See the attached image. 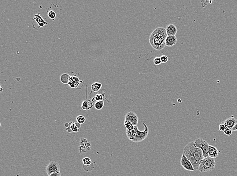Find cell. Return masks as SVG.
<instances>
[{"instance_id": "1", "label": "cell", "mask_w": 237, "mask_h": 176, "mask_svg": "<svg viewBox=\"0 0 237 176\" xmlns=\"http://www.w3.org/2000/svg\"><path fill=\"white\" fill-rule=\"evenodd\" d=\"M167 37L165 29L162 27L157 28L149 37L150 45L155 50H162L166 46L165 42Z\"/></svg>"}, {"instance_id": "2", "label": "cell", "mask_w": 237, "mask_h": 176, "mask_svg": "<svg viewBox=\"0 0 237 176\" xmlns=\"http://www.w3.org/2000/svg\"><path fill=\"white\" fill-rule=\"evenodd\" d=\"M194 143V142H191L189 144H187L183 149V154H184L186 156L187 158L190 161L193 166L194 169L195 170H198L199 169L200 163L196 159L193 153L192 148H193Z\"/></svg>"}, {"instance_id": "3", "label": "cell", "mask_w": 237, "mask_h": 176, "mask_svg": "<svg viewBox=\"0 0 237 176\" xmlns=\"http://www.w3.org/2000/svg\"><path fill=\"white\" fill-rule=\"evenodd\" d=\"M215 163L214 159L210 157H206L200 163L198 170L201 173L211 172L215 169Z\"/></svg>"}, {"instance_id": "4", "label": "cell", "mask_w": 237, "mask_h": 176, "mask_svg": "<svg viewBox=\"0 0 237 176\" xmlns=\"http://www.w3.org/2000/svg\"><path fill=\"white\" fill-rule=\"evenodd\" d=\"M194 144L197 148L201 149L203 154L204 158L209 157V144L206 141L199 138L197 139L194 141Z\"/></svg>"}, {"instance_id": "5", "label": "cell", "mask_w": 237, "mask_h": 176, "mask_svg": "<svg viewBox=\"0 0 237 176\" xmlns=\"http://www.w3.org/2000/svg\"><path fill=\"white\" fill-rule=\"evenodd\" d=\"M143 125L145 126V131L142 132L139 131V129H137L136 136L132 142L135 143L140 142L147 138L148 136L149 128L145 123H143Z\"/></svg>"}, {"instance_id": "6", "label": "cell", "mask_w": 237, "mask_h": 176, "mask_svg": "<svg viewBox=\"0 0 237 176\" xmlns=\"http://www.w3.org/2000/svg\"><path fill=\"white\" fill-rule=\"evenodd\" d=\"M61 167L58 163L55 161H51L46 167V172L48 176L51 174L56 172H60Z\"/></svg>"}, {"instance_id": "7", "label": "cell", "mask_w": 237, "mask_h": 176, "mask_svg": "<svg viewBox=\"0 0 237 176\" xmlns=\"http://www.w3.org/2000/svg\"><path fill=\"white\" fill-rule=\"evenodd\" d=\"M180 164L186 170H189V171H195V170L194 169L193 166L192 165L190 161L187 158L186 156L183 154L182 157H181Z\"/></svg>"}, {"instance_id": "8", "label": "cell", "mask_w": 237, "mask_h": 176, "mask_svg": "<svg viewBox=\"0 0 237 176\" xmlns=\"http://www.w3.org/2000/svg\"><path fill=\"white\" fill-rule=\"evenodd\" d=\"M124 121H129L132 123L134 126H137L139 121L138 117L133 112H129L125 115Z\"/></svg>"}, {"instance_id": "9", "label": "cell", "mask_w": 237, "mask_h": 176, "mask_svg": "<svg viewBox=\"0 0 237 176\" xmlns=\"http://www.w3.org/2000/svg\"><path fill=\"white\" fill-rule=\"evenodd\" d=\"M91 147V144L90 142L87 141V140L86 139L82 138L80 140V146L79 147L80 152H88L90 151Z\"/></svg>"}, {"instance_id": "10", "label": "cell", "mask_w": 237, "mask_h": 176, "mask_svg": "<svg viewBox=\"0 0 237 176\" xmlns=\"http://www.w3.org/2000/svg\"><path fill=\"white\" fill-rule=\"evenodd\" d=\"M192 151H193V153L194 156L195 157L196 159L197 160L198 163H200L202 162V160L204 159L201 149L199 148H197L195 146V144L194 143L193 148H192Z\"/></svg>"}, {"instance_id": "11", "label": "cell", "mask_w": 237, "mask_h": 176, "mask_svg": "<svg viewBox=\"0 0 237 176\" xmlns=\"http://www.w3.org/2000/svg\"><path fill=\"white\" fill-rule=\"evenodd\" d=\"M80 83H81V81L80 80L79 77L76 76L75 75H73L70 76L68 84L71 88H76L79 87Z\"/></svg>"}, {"instance_id": "12", "label": "cell", "mask_w": 237, "mask_h": 176, "mask_svg": "<svg viewBox=\"0 0 237 176\" xmlns=\"http://www.w3.org/2000/svg\"><path fill=\"white\" fill-rule=\"evenodd\" d=\"M165 30L167 36H175L178 32L177 28L173 24H169L167 25Z\"/></svg>"}, {"instance_id": "13", "label": "cell", "mask_w": 237, "mask_h": 176, "mask_svg": "<svg viewBox=\"0 0 237 176\" xmlns=\"http://www.w3.org/2000/svg\"><path fill=\"white\" fill-rule=\"evenodd\" d=\"M35 17L34 18H32V20H35L36 23L38 24L39 27H38V29L40 28H43L44 26L47 25L48 23L46 21H44V19L42 17V16H41V13H39L38 14L34 15Z\"/></svg>"}, {"instance_id": "14", "label": "cell", "mask_w": 237, "mask_h": 176, "mask_svg": "<svg viewBox=\"0 0 237 176\" xmlns=\"http://www.w3.org/2000/svg\"><path fill=\"white\" fill-rule=\"evenodd\" d=\"M237 122V119L234 117H231L228 118L226 119L225 121L223 122V123L225 125L226 127L230 129H232L234 127L235 125H236Z\"/></svg>"}, {"instance_id": "15", "label": "cell", "mask_w": 237, "mask_h": 176, "mask_svg": "<svg viewBox=\"0 0 237 176\" xmlns=\"http://www.w3.org/2000/svg\"><path fill=\"white\" fill-rule=\"evenodd\" d=\"M178 42L176 36H167L165 40V45L168 47H172L175 45Z\"/></svg>"}, {"instance_id": "16", "label": "cell", "mask_w": 237, "mask_h": 176, "mask_svg": "<svg viewBox=\"0 0 237 176\" xmlns=\"http://www.w3.org/2000/svg\"><path fill=\"white\" fill-rule=\"evenodd\" d=\"M219 154V151L218 149L213 146H209V157L215 159L218 157Z\"/></svg>"}, {"instance_id": "17", "label": "cell", "mask_w": 237, "mask_h": 176, "mask_svg": "<svg viewBox=\"0 0 237 176\" xmlns=\"http://www.w3.org/2000/svg\"><path fill=\"white\" fill-rule=\"evenodd\" d=\"M138 129V128L137 126H135L134 129L131 130V131H127V130H126V134H127V136L131 141H133L135 138L136 134H137V129Z\"/></svg>"}, {"instance_id": "18", "label": "cell", "mask_w": 237, "mask_h": 176, "mask_svg": "<svg viewBox=\"0 0 237 176\" xmlns=\"http://www.w3.org/2000/svg\"><path fill=\"white\" fill-rule=\"evenodd\" d=\"M93 102L91 101L90 100H89L87 98V100L86 101L83 102L82 105V108L83 110H89L91 109H92L93 107Z\"/></svg>"}, {"instance_id": "19", "label": "cell", "mask_w": 237, "mask_h": 176, "mask_svg": "<svg viewBox=\"0 0 237 176\" xmlns=\"http://www.w3.org/2000/svg\"><path fill=\"white\" fill-rule=\"evenodd\" d=\"M102 86V84L100 83L99 82H95L93 84H92L91 88L94 92L96 93L99 91V90H100Z\"/></svg>"}, {"instance_id": "20", "label": "cell", "mask_w": 237, "mask_h": 176, "mask_svg": "<svg viewBox=\"0 0 237 176\" xmlns=\"http://www.w3.org/2000/svg\"><path fill=\"white\" fill-rule=\"evenodd\" d=\"M70 76L68 74H63L60 77V80L63 83L68 84Z\"/></svg>"}, {"instance_id": "21", "label": "cell", "mask_w": 237, "mask_h": 176, "mask_svg": "<svg viewBox=\"0 0 237 176\" xmlns=\"http://www.w3.org/2000/svg\"><path fill=\"white\" fill-rule=\"evenodd\" d=\"M104 96H105V95H104V94H96V96H95V98H94L92 100V101L93 102H94V101H102L103 100H107L106 98H104ZM108 101V100H107Z\"/></svg>"}, {"instance_id": "22", "label": "cell", "mask_w": 237, "mask_h": 176, "mask_svg": "<svg viewBox=\"0 0 237 176\" xmlns=\"http://www.w3.org/2000/svg\"><path fill=\"white\" fill-rule=\"evenodd\" d=\"M77 123H74V122H70L69 125V128H71L72 131L73 132H77L79 131V127L77 126Z\"/></svg>"}, {"instance_id": "23", "label": "cell", "mask_w": 237, "mask_h": 176, "mask_svg": "<svg viewBox=\"0 0 237 176\" xmlns=\"http://www.w3.org/2000/svg\"><path fill=\"white\" fill-rule=\"evenodd\" d=\"M124 126L126 128V130L127 131H131V130L134 129V127H135L132 123L129 122V121H124Z\"/></svg>"}, {"instance_id": "24", "label": "cell", "mask_w": 237, "mask_h": 176, "mask_svg": "<svg viewBox=\"0 0 237 176\" xmlns=\"http://www.w3.org/2000/svg\"><path fill=\"white\" fill-rule=\"evenodd\" d=\"M104 105V102L103 101H97L95 104V108L96 109L98 110H101L103 108Z\"/></svg>"}, {"instance_id": "25", "label": "cell", "mask_w": 237, "mask_h": 176, "mask_svg": "<svg viewBox=\"0 0 237 176\" xmlns=\"http://www.w3.org/2000/svg\"><path fill=\"white\" fill-rule=\"evenodd\" d=\"M82 161L84 166H89L92 164V160L89 157H84Z\"/></svg>"}, {"instance_id": "26", "label": "cell", "mask_w": 237, "mask_h": 176, "mask_svg": "<svg viewBox=\"0 0 237 176\" xmlns=\"http://www.w3.org/2000/svg\"><path fill=\"white\" fill-rule=\"evenodd\" d=\"M86 121V119L85 117L82 115H79L76 117V121H77V123H79L80 124L85 123Z\"/></svg>"}, {"instance_id": "27", "label": "cell", "mask_w": 237, "mask_h": 176, "mask_svg": "<svg viewBox=\"0 0 237 176\" xmlns=\"http://www.w3.org/2000/svg\"><path fill=\"white\" fill-rule=\"evenodd\" d=\"M48 15L50 18H51L53 21H54L56 17V14L55 12H54V11L51 10L49 11L48 13Z\"/></svg>"}, {"instance_id": "28", "label": "cell", "mask_w": 237, "mask_h": 176, "mask_svg": "<svg viewBox=\"0 0 237 176\" xmlns=\"http://www.w3.org/2000/svg\"><path fill=\"white\" fill-rule=\"evenodd\" d=\"M233 132L232 129L227 128L224 132V134H225V135L230 136L231 135V134L233 133Z\"/></svg>"}, {"instance_id": "29", "label": "cell", "mask_w": 237, "mask_h": 176, "mask_svg": "<svg viewBox=\"0 0 237 176\" xmlns=\"http://www.w3.org/2000/svg\"><path fill=\"white\" fill-rule=\"evenodd\" d=\"M161 63V60L160 57H156L154 59V63L155 65L158 66V65H160Z\"/></svg>"}, {"instance_id": "30", "label": "cell", "mask_w": 237, "mask_h": 176, "mask_svg": "<svg viewBox=\"0 0 237 176\" xmlns=\"http://www.w3.org/2000/svg\"><path fill=\"white\" fill-rule=\"evenodd\" d=\"M162 63H166L168 60V57L166 55H162L160 57Z\"/></svg>"}, {"instance_id": "31", "label": "cell", "mask_w": 237, "mask_h": 176, "mask_svg": "<svg viewBox=\"0 0 237 176\" xmlns=\"http://www.w3.org/2000/svg\"><path fill=\"white\" fill-rule=\"evenodd\" d=\"M226 128L227 127L223 123H221L219 125V130L221 132H224V130L226 129Z\"/></svg>"}, {"instance_id": "32", "label": "cell", "mask_w": 237, "mask_h": 176, "mask_svg": "<svg viewBox=\"0 0 237 176\" xmlns=\"http://www.w3.org/2000/svg\"><path fill=\"white\" fill-rule=\"evenodd\" d=\"M48 176H61V173L60 172H56V173H53L49 175Z\"/></svg>"}, {"instance_id": "33", "label": "cell", "mask_w": 237, "mask_h": 176, "mask_svg": "<svg viewBox=\"0 0 237 176\" xmlns=\"http://www.w3.org/2000/svg\"><path fill=\"white\" fill-rule=\"evenodd\" d=\"M232 131H237V123H236V125H235L234 127L233 128V129H232Z\"/></svg>"}, {"instance_id": "34", "label": "cell", "mask_w": 237, "mask_h": 176, "mask_svg": "<svg viewBox=\"0 0 237 176\" xmlns=\"http://www.w3.org/2000/svg\"><path fill=\"white\" fill-rule=\"evenodd\" d=\"M2 91H3V88L1 87V92H2Z\"/></svg>"}]
</instances>
